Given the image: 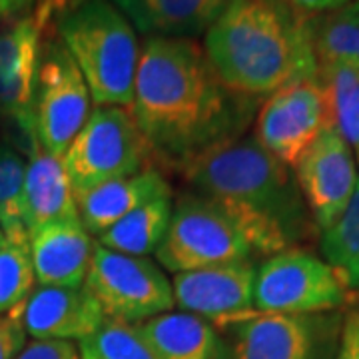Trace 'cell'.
<instances>
[{
	"mask_svg": "<svg viewBox=\"0 0 359 359\" xmlns=\"http://www.w3.org/2000/svg\"><path fill=\"white\" fill-rule=\"evenodd\" d=\"M257 102L219 82L198 40L142 42L130 110L160 170L182 174L222 144L245 136Z\"/></svg>",
	"mask_w": 359,
	"mask_h": 359,
	"instance_id": "1",
	"label": "cell"
},
{
	"mask_svg": "<svg viewBox=\"0 0 359 359\" xmlns=\"http://www.w3.org/2000/svg\"><path fill=\"white\" fill-rule=\"evenodd\" d=\"M190 190L236 224L254 254L273 256L320 233L294 170L254 136L226 142L182 172Z\"/></svg>",
	"mask_w": 359,
	"mask_h": 359,
	"instance_id": "2",
	"label": "cell"
},
{
	"mask_svg": "<svg viewBox=\"0 0 359 359\" xmlns=\"http://www.w3.org/2000/svg\"><path fill=\"white\" fill-rule=\"evenodd\" d=\"M202 46L219 82L252 100L318 76L309 18L292 6L233 0L205 32Z\"/></svg>",
	"mask_w": 359,
	"mask_h": 359,
	"instance_id": "3",
	"label": "cell"
},
{
	"mask_svg": "<svg viewBox=\"0 0 359 359\" xmlns=\"http://www.w3.org/2000/svg\"><path fill=\"white\" fill-rule=\"evenodd\" d=\"M50 28L74 58L94 106L130 110L142 46L128 18L110 0H86L56 16Z\"/></svg>",
	"mask_w": 359,
	"mask_h": 359,
	"instance_id": "4",
	"label": "cell"
},
{
	"mask_svg": "<svg viewBox=\"0 0 359 359\" xmlns=\"http://www.w3.org/2000/svg\"><path fill=\"white\" fill-rule=\"evenodd\" d=\"M62 160L76 198L100 184L134 176L154 164L132 110L120 106H94Z\"/></svg>",
	"mask_w": 359,
	"mask_h": 359,
	"instance_id": "5",
	"label": "cell"
},
{
	"mask_svg": "<svg viewBox=\"0 0 359 359\" xmlns=\"http://www.w3.org/2000/svg\"><path fill=\"white\" fill-rule=\"evenodd\" d=\"M50 20L34 8L22 18L0 26V118L4 140L30 156L39 148L34 96L40 56Z\"/></svg>",
	"mask_w": 359,
	"mask_h": 359,
	"instance_id": "6",
	"label": "cell"
},
{
	"mask_svg": "<svg viewBox=\"0 0 359 359\" xmlns=\"http://www.w3.org/2000/svg\"><path fill=\"white\" fill-rule=\"evenodd\" d=\"M353 304L323 257L306 248L268 256L256 269L254 309L259 313H330Z\"/></svg>",
	"mask_w": 359,
	"mask_h": 359,
	"instance_id": "7",
	"label": "cell"
},
{
	"mask_svg": "<svg viewBox=\"0 0 359 359\" xmlns=\"http://www.w3.org/2000/svg\"><path fill=\"white\" fill-rule=\"evenodd\" d=\"M252 254L242 231L218 205L190 190L174 202L166 236L154 256L166 271L182 273L248 259Z\"/></svg>",
	"mask_w": 359,
	"mask_h": 359,
	"instance_id": "8",
	"label": "cell"
},
{
	"mask_svg": "<svg viewBox=\"0 0 359 359\" xmlns=\"http://www.w3.org/2000/svg\"><path fill=\"white\" fill-rule=\"evenodd\" d=\"M92 104L82 72L62 40L50 28L42 44L34 96V122L40 148L62 158L78 132L88 122Z\"/></svg>",
	"mask_w": 359,
	"mask_h": 359,
	"instance_id": "9",
	"label": "cell"
},
{
	"mask_svg": "<svg viewBox=\"0 0 359 359\" xmlns=\"http://www.w3.org/2000/svg\"><path fill=\"white\" fill-rule=\"evenodd\" d=\"M344 311L252 313L228 325L233 359H335Z\"/></svg>",
	"mask_w": 359,
	"mask_h": 359,
	"instance_id": "10",
	"label": "cell"
},
{
	"mask_svg": "<svg viewBox=\"0 0 359 359\" xmlns=\"http://www.w3.org/2000/svg\"><path fill=\"white\" fill-rule=\"evenodd\" d=\"M86 287L108 320L138 325L174 308L172 282L148 257L126 256L96 244Z\"/></svg>",
	"mask_w": 359,
	"mask_h": 359,
	"instance_id": "11",
	"label": "cell"
},
{
	"mask_svg": "<svg viewBox=\"0 0 359 359\" xmlns=\"http://www.w3.org/2000/svg\"><path fill=\"white\" fill-rule=\"evenodd\" d=\"M332 128V116L320 78H304L283 86L259 106L254 124L256 142L294 170L309 146Z\"/></svg>",
	"mask_w": 359,
	"mask_h": 359,
	"instance_id": "12",
	"label": "cell"
},
{
	"mask_svg": "<svg viewBox=\"0 0 359 359\" xmlns=\"http://www.w3.org/2000/svg\"><path fill=\"white\" fill-rule=\"evenodd\" d=\"M256 262L238 259L212 268L174 273L172 292L180 311L198 316L219 327L250 318L254 309Z\"/></svg>",
	"mask_w": 359,
	"mask_h": 359,
	"instance_id": "13",
	"label": "cell"
},
{
	"mask_svg": "<svg viewBox=\"0 0 359 359\" xmlns=\"http://www.w3.org/2000/svg\"><path fill=\"white\" fill-rule=\"evenodd\" d=\"M299 192L318 230H327L349 204L358 186V160L332 126L321 134L294 168Z\"/></svg>",
	"mask_w": 359,
	"mask_h": 359,
	"instance_id": "14",
	"label": "cell"
},
{
	"mask_svg": "<svg viewBox=\"0 0 359 359\" xmlns=\"http://www.w3.org/2000/svg\"><path fill=\"white\" fill-rule=\"evenodd\" d=\"M108 320L86 283L72 287L40 285L26 299L22 323L32 339L82 341Z\"/></svg>",
	"mask_w": 359,
	"mask_h": 359,
	"instance_id": "15",
	"label": "cell"
},
{
	"mask_svg": "<svg viewBox=\"0 0 359 359\" xmlns=\"http://www.w3.org/2000/svg\"><path fill=\"white\" fill-rule=\"evenodd\" d=\"M96 242L80 218L56 222L30 236V257L40 285H84Z\"/></svg>",
	"mask_w": 359,
	"mask_h": 359,
	"instance_id": "16",
	"label": "cell"
},
{
	"mask_svg": "<svg viewBox=\"0 0 359 359\" xmlns=\"http://www.w3.org/2000/svg\"><path fill=\"white\" fill-rule=\"evenodd\" d=\"M162 196H172V188L166 174L152 164L134 176L112 180L80 194L76 198L78 216L90 236L98 238L116 222Z\"/></svg>",
	"mask_w": 359,
	"mask_h": 359,
	"instance_id": "17",
	"label": "cell"
},
{
	"mask_svg": "<svg viewBox=\"0 0 359 359\" xmlns=\"http://www.w3.org/2000/svg\"><path fill=\"white\" fill-rule=\"evenodd\" d=\"M136 32L160 39L204 36L233 0H110Z\"/></svg>",
	"mask_w": 359,
	"mask_h": 359,
	"instance_id": "18",
	"label": "cell"
},
{
	"mask_svg": "<svg viewBox=\"0 0 359 359\" xmlns=\"http://www.w3.org/2000/svg\"><path fill=\"white\" fill-rule=\"evenodd\" d=\"M22 204L28 238L50 224L80 218L76 196L62 158L48 154L40 146L26 156Z\"/></svg>",
	"mask_w": 359,
	"mask_h": 359,
	"instance_id": "19",
	"label": "cell"
},
{
	"mask_svg": "<svg viewBox=\"0 0 359 359\" xmlns=\"http://www.w3.org/2000/svg\"><path fill=\"white\" fill-rule=\"evenodd\" d=\"M154 359H226L216 325L186 311H168L138 323Z\"/></svg>",
	"mask_w": 359,
	"mask_h": 359,
	"instance_id": "20",
	"label": "cell"
},
{
	"mask_svg": "<svg viewBox=\"0 0 359 359\" xmlns=\"http://www.w3.org/2000/svg\"><path fill=\"white\" fill-rule=\"evenodd\" d=\"M174 212L172 196L154 198L150 202L134 210L126 218L116 222L110 230L96 238V244L120 252L126 256L146 257L156 254L164 236H166L170 219Z\"/></svg>",
	"mask_w": 359,
	"mask_h": 359,
	"instance_id": "21",
	"label": "cell"
},
{
	"mask_svg": "<svg viewBox=\"0 0 359 359\" xmlns=\"http://www.w3.org/2000/svg\"><path fill=\"white\" fill-rule=\"evenodd\" d=\"M320 250L347 294L359 299V180L341 216L320 231Z\"/></svg>",
	"mask_w": 359,
	"mask_h": 359,
	"instance_id": "22",
	"label": "cell"
},
{
	"mask_svg": "<svg viewBox=\"0 0 359 359\" xmlns=\"http://www.w3.org/2000/svg\"><path fill=\"white\" fill-rule=\"evenodd\" d=\"M309 32L318 66H355L359 56V0L332 13L311 16Z\"/></svg>",
	"mask_w": 359,
	"mask_h": 359,
	"instance_id": "23",
	"label": "cell"
},
{
	"mask_svg": "<svg viewBox=\"0 0 359 359\" xmlns=\"http://www.w3.org/2000/svg\"><path fill=\"white\" fill-rule=\"evenodd\" d=\"M318 78L325 90L332 126L359 158V68L353 65L318 66Z\"/></svg>",
	"mask_w": 359,
	"mask_h": 359,
	"instance_id": "24",
	"label": "cell"
},
{
	"mask_svg": "<svg viewBox=\"0 0 359 359\" xmlns=\"http://www.w3.org/2000/svg\"><path fill=\"white\" fill-rule=\"evenodd\" d=\"M26 156L8 140H0V228L11 244H30L22 216Z\"/></svg>",
	"mask_w": 359,
	"mask_h": 359,
	"instance_id": "25",
	"label": "cell"
},
{
	"mask_svg": "<svg viewBox=\"0 0 359 359\" xmlns=\"http://www.w3.org/2000/svg\"><path fill=\"white\" fill-rule=\"evenodd\" d=\"M76 346L80 359H154L138 325L126 321L106 320Z\"/></svg>",
	"mask_w": 359,
	"mask_h": 359,
	"instance_id": "26",
	"label": "cell"
},
{
	"mask_svg": "<svg viewBox=\"0 0 359 359\" xmlns=\"http://www.w3.org/2000/svg\"><path fill=\"white\" fill-rule=\"evenodd\" d=\"M34 268L30 244H6L0 248V318L22 313L26 299L34 292Z\"/></svg>",
	"mask_w": 359,
	"mask_h": 359,
	"instance_id": "27",
	"label": "cell"
},
{
	"mask_svg": "<svg viewBox=\"0 0 359 359\" xmlns=\"http://www.w3.org/2000/svg\"><path fill=\"white\" fill-rule=\"evenodd\" d=\"M16 359H80V351L74 341L32 339L22 347Z\"/></svg>",
	"mask_w": 359,
	"mask_h": 359,
	"instance_id": "28",
	"label": "cell"
},
{
	"mask_svg": "<svg viewBox=\"0 0 359 359\" xmlns=\"http://www.w3.org/2000/svg\"><path fill=\"white\" fill-rule=\"evenodd\" d=\"M26 346V330L22 313L0 318V359H16Z\"/></svg>",
	"mask_w": 359,
	"mask_h": 359,
	"instance_id": "29",
	"label": "cell"
},
{
	"mask_svg": "<svg viewBox=\"0 0 359 359\" xmlns=\"http://www.w3.org/2000/svg\"><path fill=\"white\" fill-rule=\"evenodd\" d=\"M335 359H359V308L347 311Z\"/></svg>",
	"mask_w": 359,
	"mask_h": 359,
	"instance_id": "30",
	"label": "cell"
},
{
	"mask_svg": "<svg viewBox=\"0 0 359 359\" xmlns=\"http://www.w3.org/2000/svg\"><path fill=\"white\" fill-rule=\"evenodd\" d=\"M287 2L292 4L295 13L311 18V16H320V14L337 11V8L346 6L353 0H287Z\"/></svg>",
	"mask_w": 359,
	"mask_h": 359,
	"instance_id": "31",
	"label": "cell"
},
{
	"mask_svg": "<svg viewBox=\"0 0 359 359\" xmlns=\"http://www.w3.org/2000/svg\"><path fill=\"white\" fill-rule=\"evenodd\" d=\"M36 4L39 0H0V26L30 14Z\"/></svg>",
	"mask_w": 359,
	"mask_h": 359,
	"instance_id": "32",
	"label": "cell"
},
{
	"mask_svg": "<svg viewBox=\"0 0 359 359\" xmlns=\"http://www.w3.org/2000/svg\"><path fill=\"white\" fill-rule=\"evenodd\" d=\"M82 2H86V0H39L36 8L50 20L52 26L56 16L68 13V11H72V8H76Z\"/></svg>",
	"mask_w": 359,
	"mask_h": 359,
	"instance_id": "33",
	"label": "cell"
},
{
	"mask_svg": "<svg viewBox=\"0 0 359 359\" xmlns=\"http://www.w3.org/2000/svg\"><path fill=\"white\" fill-rule=\"evenodd\" d=\"M262 2H268V4H276V6H292L287 0H262Z\"/></svg>",
	"mask_w": 359,
	"mask_h": 359,
	"instance_id": "34",
	"label": "cell"
},
{
	"mask_svg": "<svg viewBox=\"0 0 359 359\" xmlns=\"http://www.w3.org/2000/svg\"><path fill=\"white\" fill-rule=\"evenodd\" d=\"M6 244V236H4V231H2V228H0V248Z\"/></svg>",
	"mask_w": 359,
	"mask_h": 359,
	"instance_id": "35",
	"label": "cell"
},
{
	"mask_svg": "<svg viewBox=\"0 0 359 359\" xmlns=\"http://www.w3.org/2000/svg\"><path fill=\"white\" fill-rule=\"evenodd\" d=\"M4 130V122H2V118H0V132Z\"/></svg>",
	"mask_w": 359,
	"mask_h": 359,
	"instance_id": "36",
	"label": "cell"
},
{
	"mask_svg": "<svg viewBox=\"0 0 359 359\" xmlns=\"http://www.w3.org/2000/svg\"><path fill=\"white\" fill-rule=\"evenodd\" d=\"M355 66H358V68H359V56H358V65H355Z\"/></svg>",
	"mask_w": 359,
	"mask_h": 359,
	"instance_id": "37",
	"label": "cell"
},
{
	"mask_svg": "<svg viewBox=\"0 0 359 359\" xmlns=\"http://www.w3.org/2000/svg\"><path fill=\"white\" fill-rule=\"evenodd\" d=\"M358 164H359V158H358Z\"/></svg>",
	"mask_w": 359,
	"mask_h": 359,
	"instance_id": "38",
	"label": "cell"
}]
</instances>
